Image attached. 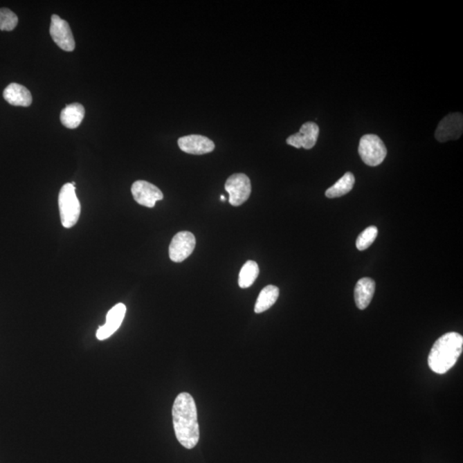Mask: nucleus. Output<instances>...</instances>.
Here are the masks:
<instances>
[{
  "label": "nucleus",
  "instance_id": "obj_3",
  "mask_svg": "<svg viewBox=\"0 0 463 463\" xmlns=\"http://www.w3.org/2000/svg\"><path fill=\"white\" fill-rule=\"evenodd\" d=\"M61 224L66 228L77 224L81 214V204L76 194V186L67 183L61 188L59 195Z\"/></svg>",
  "mask_w": 463,
  "mask_h": 463
},
{
  "label": "nucleus",
  "instance_id": "obj_15",
  "mask_svg": "<svg viewBox=\"0 0 463 463\" xmlns=\"http://www.w3.org/2000/svg\"><path fill=\"white\" fill-rule=\"evenodd\" d=\"M84 116V107L80 103H73L61 111L60 121L66 128L76 129L81 125Z\"/></svg>",
  "mask_w": 463,
  "mask_h": 463
},
{
  "label": "nucleus",
  "instance_id": "obj_20",
  "mask_svg": "<svg viewBox=\"0 0 463 463\" xmlns=\"http://www.w3.org/2000/svg\"><path fill=\"white\" fill-rule=\"evenodd\" d=\"M19 24V17L7 8L0 9V30L12 31Z\"/></svg>",
  "mask_w": 463,
  "mask_h": 463
},
{
  "label": "nucleus",
  "instance_id": "obj_19",
  "mask_svg": "<svg viewBox=\"0 0 463 463\" xmlns=\"http://www.w3.org/2000/svg\"><path fill=\"white\" fill-rule=\"evenodd\" d=\"M379 230L375 226H371L365 228L363 232L358 236L356 240V247L358 251H365L369 248L375 242L376 236H378Z\"/></svg>",
  "mask_w": 463,
  "mask_h": 463
},
{
  "label": "nucleus",
  "instance_id": "obj_14",
  "mask_svg": "<svg viewBox=\"0 0 463 463\" xmlns=\"http://www.w3.org/2000/svg\"><path fill=\"white\" fill-rule=\"evenodd\" d=\"M3 98L10 105L16 107H30L32 103V96L30 91L23 85L10 84L3 93Z\"/></svg>",
  "mask_w": 463,
  "mask_h": 463
},
{
  "label": "nucleus",
  "instance_id": "obj_9",
  "mask_svg": "<svg viewBox=\"0 0 463 463\" xmlns=\"http://www.w3.org/2000/svg\"><path fill=\"white\" fill-rule=\"evenodd\" d=\"M131 193L140 206L153 208L156 202L163 199V193L157 186L145 181H138L131 186Z\"/></svg>",
  "mask_w": 463,
  "mask_h": 463
},
{
  "label": "nucleus",
  "instance_id": "obj_8",
  "mask_svg": "<svg viewBox=\"0 0 463 463\" xmlns=\"http://www.w3.org/2000/svg\"><path fill=\"white\" fill-rule=\"evenodd\" d=\"M463 131V117L460 113L448 114L441 120L435 132L437 141L444 143L461 138Z\"/></svg>",
  "mask_w": 463,
  "mask_h": 463
},
{
  "label": "nucleus",
  "instance_id": "obj_18",
  "mask_svg": "<svg viewBox=\"0 0 463 463\" xmlns=\"http://www.w3.org/2000/svg\"><path fill=\"white\" fill-rule=\"evenodd\" d=\"M260 275V267L256 262L247 261L243 265L239 275V286L242 289L250 288Z\"/></svg>",
  "mask_w": 463,
  "mask_h": 463
},
{
  "label": "nucleus",
  "instance_id": "obj_21",
  "mask_svg": "<svg viewBox=\"0 0 463 463\" xmlns=\"http://www.w3.org/2000/svg\"><path fill=\"white\" fill-rule=\"evenodd\" d=\"M221 201H225V200H226V197H225L224 195H221Z\"/></svg>",
  "mask_w": 463,
  "mask_h": 463
},
{
  "label": "nucleus",
  "instance_id": "obj_2",
  "mask_svg": "<svg viewBox=\"0 0 463 463\" xmlns=\"http://www.w3.org/2000/svg\"><path fill=\"white\" fill-rule=\"evenodd\" d=\"M463 350V337L457 332H448L439 337L430 349L428 365L433 372L444 374L454 367Z\"/></svg>",
  "mask_w": 463,
  "mask_h": 463
},
{
  "label": "nucleus",
  "instance_id": "obj_11",
  "mask_svg": "<svg viewBox=\"0 0 463 463\" xmlns=\"http://www.w3.org/2000/svg\"><path fill=\"white\" fill-rule=\"evenodd\" d=\"M125 312H127V307L122 303H118L111 309L109 314H107L106 324L97 329L96 338L104 341L113 336L120 327Z\"/></svg>",
  "mask_w": 463,
  "mask_h": 463
},
{
  "label": "nucleus",
  "instance_id": "obj_4",
  "mask_svg": "<svg viewBox=\"0 0 463 463\" xmlns=\"http://www.w3.org/2000/svg\"><path fill=\"white\" fill-rule=\"evenodd\" d=\"M358 154L364 163L370 167H376L385 161L387 149L379 136L367 134L362 136L361 139Z\"/></svg>",
  "mask_w": 463,
  "mask_h": 463
},
{
  "label": "nucleus",
  "instance_id": "obj_6",
  "mask_svg": "<svg viewBox=\"0 0 463 463\" xmlns=\"http://www.w3.org/2000/svg\"><path fill=\"white\" fill-rule=\"evenodd\" d=\"M195 246L196 238L193 233L188 231L178 233L170 243V260L175 263H181L193 253Z\"/></svg>",
  "mask_w": 463,
  "mask_h": 463
},
{
  "label": "nucleus",
  "instance_id": "obj_13",
  "mask_svg": "<svg viewBox=\"0 0 463 463\" xmlns=\"http://www.w3.org/2000/svg\"><path fill=\"white\" fill-rule=\"evenodd\" d=\"M376 283L372 278L358 280L354 289L355 304L360 310H365L369 306L374 296Z\"/></svg>",
  "mask_w": 463,
  "mask_h": 463
},
{
  "label": "nucleus",
  "instance_id": "obj_5",
  "mask_svg": "<svg viewBox=\"0 0 463 463\" xmlns=\"http://www.w3.org/2000/svg\"><path fill=\"white\" fill-rule=\"evenodd\" d=\"M225 190L229 194V203L231 206H242L248 200L251 192L248 176L244 174L231 175L225 183Z\"/></svg>",
  "mask_w": 463,
  "mask_h": 463
},
{
  "label": "nucleus",
  "instance_id": "obj_1",
  "mask_svg": "<svg viewBox=\"0 0 463 463\" xmlns=\"http://www.w3.org/2000/svg\"><path fill=\"white\" fill-rule=\"evenodd\" d=\"M173 422L176 437L188 450L199 441V425L195 401L189 393L179 394L173 406Z\"/></svg>",
  "mask_w": 463,
  "mask_h": 463
},
{
  "label": "nucleus",
  "instance_id": "obj_16",
  "mask_svg": "<svg viewBox=\"0 0 463 463\" xmlns=\"http://www.w3.org/2000/svg\"><path fill=\"white\" fill-rule=\"evenodd\" d=\"M279 294L280 290L278 287L274 285L265 287L257 298L256 305H255V312L262 314V312L269 310L278 300Z\"/></svg>",
  "mask_w": 463,
  "mask_h": 463
},
{
  "label": "nucleus",
  "instance_id": "obj_12",
  "mask_svg": "<svg viewBox=\"0 0 463 463\" xmlns=\"http://www.w3.org/2000/svg\"><path fill=\"white\" fill-rule=\"evenodd\" d=\"M178 145L182 152L197 156L212 152L215 149L213 141L201 135L182 136L178 140Z\"/></svg>",
  "mask_w": 463,
  "mask_h": 463
},
{
  "label": "nucleus",
  "instance_id": "obj_10",
  "mask_svg": "<svg viewBox=\"0 0 463 463\" xmlns=\"http://www.w3.org/2000/svg\"><path fill=\"white\" fill-rule=\"evenodd\" d=\"M318 135V125L314 122H307L300 127L299 132L287 139V143L296 149H311L317 143Z\"/></svg>",
  "mask_w": 463,
  "mask_h": 463
},
{
  "label": "nucleus",
  "instance_id": "obj_7",
  "mask_svg": "<svg viewBox=\"0 0 463 463\" xmlns=\"http://www.w3.org/2000/svg\"><path fill=\"white\" fill-rule=\"evenodd\" d=\"M50 35L53 42L64 51L73 52L75 49V39L69 24L61 19L58 15H53L50 25Z\"/></svg>",
  "mask_w": 463,
  "mask_h": 463
},
{
  "label": "nucleus",
  "instance_id": "obj_17",
  "mask_svg": "<svg viewBox=\"0 0 463 463\" xmlns=\"http://www.w3.org/2000/svg\"><path fill=\"white\" fill-rule=\"evenodd\" d=\"M355 183V178L353 174L348 172L337 181L332 188H329L325 192V196L328 199H336V197L346 195L352 191Z\"/></svg>",
  "mask_w": 463,
  "mask_h": 463
}]
</instances>
